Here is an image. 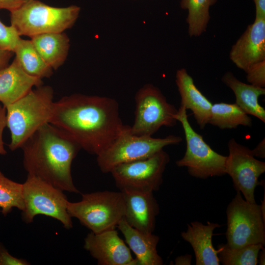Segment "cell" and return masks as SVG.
<instances>
[{
    "instance_id": "4316f807",
    "label": "cell",
    "mask_w": 265,
    "mask_h": 265,
    "mask_svg": "<svg viewBox=\"0 0 265 265\" xmlns=\"http://www.w3.org/2000/svg\"><path fill=\"white\" fill-rule=\"evenodd\" d=\"M20 36L13 26H6L0 20V48L14 53Z\"/></svg>"
},
{
    "instance_id": "5bb4252c",
    "label": "cell",
    "mask_w": 265,
    "mask_h": 265,
    "mask_svg": "<svg viewBox=\"0 0 265 265\" xmlns=\"http://www.w3.org/2000/svg\"><path fill=\"white\" fill-rule=\"evenodd\" d=\"M230 58L245 72L252 65L265 60V18L255 17L232 47Z\"/></svg>"
},
{
    "instance_id": "e575fe53",
    "label": "cell",
    "mask_w": 265,
    "mask_h": 265,
    "mask_svg": "<svg viewBox=\"0 0 265 265\" xmlns=\"http://www.w3.org/2000/svg\"><path fill=\"white\" fill-rule=\"evenodd\" d=\"M191 260V255L180 256L175 260V265H190Z\"/></svg>"
},
{
    "instance_id": "603a6c76",
    "label": "cell",
    "mask_w": 265,
    "mask_h": 265,
    "mask_svg": "<svg viewBox=\"0 0 265 265\" xmlns=\"http://www.w3.org/2000/svg\"><path fill=\"white\" fill-rule=\"evenodd\" d=\"M236 103L212 105L209 124L220 129H232L241 125L251 127V118Z\"/></svg>"
},
{
    "instance_id": "7a4b0ae2",
    "label": "cell",
    "mask_w": 265,
    "mask_h": 265,
    "mask_svg": "<svg viewBox=\"0 0 265 265\" xmlns=\"http://www.w3.org/2000/svg\"><path fill=\"white\" fill-rule=\"evenodd\" d=\"M21 148L27 175L63 191L79 193L73 181L71 165L81 149L71 137L47 123L27 139Z\"/></svg>"
},
{
    "instance_id": "44dd1931",
    "label": "cell",
    "mask_w": 265,
    "mask_h": 265,
    "mask_svg": "<svg viewBox=\"0 0 265 265\" xmlns=\"http://www.w3.org/2000/svg\"><path fill=\"white\" fill-rule=\"evenodd\" d=\"M223 82L234 92L236 104L246 114L265 122V110L259 103V98L265 94V88L248 84L236 78L230 72L222 78Z\"/></svg>"
},
{
    "instance_id": "4fadbf2b",
    "label": "cell",
    "mask_w": 265,
    "mask_h": 265,
    "mask_svg": "<svg viewBox=\"0 0 265 265\" xmlns=\"http://www.w3.org/2000/svg\"><path fill=\"white\" fill-rule=\"evenodd\" d=\"M84 248L100 265H137L131 250L115 229L92 232L84 238Z\"/></svg>"
},
{
    "instance_id": "d6a6232c",
    "label": "cell",
    "mask_w": 265,
    "mask_h": 265,
    "mask_svg": "<svg viewBox=\"0 0 265 265\" xmlns=\"http://www.w3.org/2000/svg\"><path fill=\"white\" fill-rule=\"evenodd\" d=\"M255 5V17L265 18V0H253Z\"/></svg>"
},
{
    "instance_id": "2e32d148",
    "label": "cell",
    "mask_w": 265,
    "mask_h": 265,
    "mask_svg": "<svg viewBox=\"0 0 265 265\" xmlns=\"http://www.w3.org/2000/svg\"><path fill=\"white\" fill-rule=\"evenodd\" d=\"M43 84L42 79L26 73L15 57L0 72V102L5 107Z\"/></svg>"
},
{
    "instance_id": "30bf717a",
    "label": "cell",
    "mask_w": 265,
    "mask_h": 265,
    "mask_svg": "<svg viewBox=\"0 0 265 265\" xmlns=\"http://www.w3.org/2000/svg\"><path fill=\"white\" fill-rule=\"evenodd\" d=\"M22 184V218L25 222L30 223L36 215L42 214L59 221L66 229L72 228V217L67 211L68 201L63 191L28 175Z\"/></svg>"
},
{
    "instance_id": "277c9868",
    "label": "cell",
    "mask_w": 265,
    "mask_h": 265,
    "mask_svg": "<svg viewBox=\"0 0 265 265\" xmlns=\"http://www.w3.org/2000/svg\"><path fill=\"white\" fill-rule=\"evenodd\" d=\"M80 11L77 5L56 7L38 0H30L10 12L11 25L20 36L30 37L43 33L62 32L74 26Z\"/></svg>"
},
{
    "instance_id": "ba28073f",
    "label": "cell",
    "mask_w": 265,
    "mask_h": 265,
    "mask_svg": "<svg viewBox=\"0 0 265 265\" xmlns=\"http://www.w3.org/2000/svg\"><path fill=\"white\" fill-rule=\"evenodd\" d=\"M176 119L183 127L186 148L183 157L176 161L179 167H186L192 177L205 179L221 176L225 173L227 156L214 151L202 136L192 128L188 119L186 109L180 106Z\"/></svg>"
},
{
    "instance_id": "9a60e30c",
    "label": "cell",
    "mask_w": 265,
    "mask_h": 265,
    "mask_svg": "<svg viewBox=\"0 0 265 265\" xmlns=\"http://www.w3.org/2000/svg\"><path fill=\"white\" fill-rule=\"evenodd\" d=\"M121 192L124 195V218L126 221L137 230L153 233L156 217L159 212V205L154 192L138 190Z\"/></svg>"
},
{
    "instance_id": "8fae6325",
    "label": "cell",
    "mask_w": 265,
    "mask_h": 265,
    "mask_svg": "<svg viewBox=\"0 0 265 265\" xmlns=\"http://www.w3.org/2000/svg\"><path fill=\"white\" fill-rule=\"evenodd\" d=\"M169 160V155L162 149L148 158L119 164L110 173L121 191L154 192L160 188Z\"/></svg>"
},
{
    "instance_id": "f1b7e54d",
    "label": "cell",
    "mask_w": 265,
    "mask_h": 265,
    "mask_svg": "<svg viewBox=\"0 0 265 265\" xmlns=\"http://www.w3.org/2000/svg\"><path fill=\"white\" fill-rule=\"evenodd\" d=\"M26 260L12 256L3 245L0 243V265H28Z\"/></svg>"
},
{
    "instance_id": "4dcf8cb0",
    "label": "cell",
    "mask_w": 265,
    "mask_h": 265,
    "mask_svg": "<svg viewBox=\"0 0 265 265\" xmlns=\"http://www.w3.org/2000/svg\"><path fill=\"white\" fill-rule=\"evenodd\" d=\"M30 0H0V9H6L10 12L14 10Z\"/></svg>"
},
{
    "instance_id": "ac0fdd59",
    "label": "cell",
    "mask_w": 265,
    "mask_h": 265,
    "mask_svg": "<svg viewBox=\"0 0 265 265\" xmlns=\"http://www.w3.org/2000/svg\"><path fill=\"white\" fill-rule=\"evenodd\" d=\"M117 227L123 235L125 242L134 254L137 265H162L163 260L157 250L159 237L130 226L123 218Z\"/></svg>"
},
{
    "instance_id": "cb8c5ba5",
    "label": "cell",
    "mask_w": 265,
    "mask_h": 265,
    "mask_svg": "<svg viewBox=\"0 0 265 265\" xmlns=\"http://www.w3.org/2000/svg\"><path fill=\"white\" fill-rule=\"evenodd\" d=\"M216 0H181L180 6L187 10L186 22L190 36H199L205 31L210 18V7Z\"/></svg>"
},
{
    "instance_id": "836d02e7",
    "label": "cell",
    "mask_w": 265,
    "mask_h": 265,
    "mask_svg": "<svg viewBox=\"0 0 265 265\" xmlns=\"http://www.w3.org/2000/svg\"><path fill=\"white\" fill-rule=\"evenodd\" d=\"M252 153L255 157L260 158H265V139H263L257 145V146L251 150Z\"/></svg>"
},
{
    "instance_id": "7402d4cb",
    "label": "cell",
    "mask_w": 265,
    "mask_h": 265,
    "mask_svg": "<svg viewBox=\"0 0 265 265\" xmlns=\"http://www.w3.org/2000/svg\"><path fill=\"white\" fill-rule=\"evenodd\" d=\"M14 53L23 69L29 75L40 78H49L53 69L43 59L31 41L21 38Z\"/></svg>"
},
{
    "instance_id": "484cf974",
    "label": "cell",
    "mask_w": 265,
    "mask_h": 265,
    "mask_svg": "<svg viewBox=\"0 0 265 265\" xmlns=\"http://www.w3.org/2000/svg\"><path fill=\"white\" fill-rule=\"evenodd\" d=\"M13 208L21 211L24 208L23 197V184L6 177L0 171V209L6 215Z\"/></svg>"
},
{
    "instance_id": "3957f363",
    "label": "cell",
    "mask_w": 265,
    "mask_h": 265,
    "mask_svg": "<svg viewBox=\"0 0 265 265\" xmlns=\"http://www.w3.org/2000/svg\"><path fill=\"white\" fill-rule=\"evenodd\" d=\"M53 94L51 86L42 85L5 107L11 150L21 148L37 130L50 123L54 103Z\"/></svg>"
},
{
    "instance_id": "7c38bea8",
    "label": "cell",
    "mask_w": 265,
    "mask_h": 265,
    "mask_svg": "<svg viewBox=\"0 0 265 265\" xmlns=\"http://www.w3.org/2000/svg\"><path fill=\"white\" fill-rule=\"evenodd\" d=\"M228 147L226 174L230 176L236 190L241 193L245 200L256 203L255 190L260 185L259 177L265 172V162L256 159L251 149L234 138L229 140Z\"/></svg>"
},
{
    "instance_id": "f546056e",
    "label": "cell",
    "mask_w": 265,
    "mask_h": 265,
    "mask_svg": "<svg viewBox=\"0 0 265 265\" xmlns=\"http://www.w3.org/2000/svg\"><path fill=\"white\" fill-rule=\"evenodd\" d=\"M6 127V109L4 106H0V154L5 155L6 151L4 147L2 134L4 128Z\"/></svg>"
},
{
    "instance_id": "8992f818",
    "label": "cell",
    "mask_w": 265,
    "mask_h": 265,
    "mask_svg": "<svg viewBox=\"0 0 265 265\" xmlns=\"http://www.w3.org/2000/svg\"><path fill=\"white\" fill-rule=\"evenodd\" d=\"M130 127L126 125L113 142L96 156L103 173H110L119 164L151 157L165 146L179 144L183 140L181 137L174 135L163 138L137 136L130 132Z\"/></svg>"
},
{
    "instance_id": "52a82bcc",
    "label": "cell",
    "mask_w": 265,
    "mask_h": 265,
    "mask_svg": "<svg viewBox=\"0 0 265 265\" xmlns=\"http://www.w3.org/2000/svg\"><path fill=\"white\" fill-rule=\"evenodd\" d=\"M226 244L239 248L250 244L265 245V201L250 203L237 193L226 209Z\"/></svg>"
},
{
    "instance_id": "ffe728a7",
    "label": "cell",
    "mask_w": 265,
    "mask_h": 265,
    "mask_svg": "<svg viewBox=\"0 0 265 265\" xmlns=\"http://www.w3.org/2000/svg\"><path fill=\"white\" fill-rule=\"evenodd\" d=\"M30 38L39 54L53 70L64 64L70 48L69 38L64 32L43 33Z\"/></svg>"
},
{
    "instance_id": "9c48e42d",
    "label": "cell",
    "mask_w": 265,
    "mask_h": 265,
    "mask_svg": "<svg viewBox=\"0 0 265 265\" xmlns=\"http://www.w3.org/2000/svg\"><path fill=\"white\" fill-rule=\"evenodd\" d=\"M134 101V121L130 127L132 134L152 136L163 126L176 125L178 109L154 85H144L136 93Z\"/></svg>"
},
{
    "instance_id": "5b68a950",
    "label": "cell",
    "mask_w": 265,
    "mask_h": 265,
    "mask_svg": "<svg viewBox=\"0 0 265 265\" xmlns=\"http://www.w3.org/2000/svg\"><path fill=\"white\" fill-rule=\"evenodd\" d=\"M67 211L93 233L113 229L124 216V195L108 190L82 194L80 201H68Z\"/></svg>"
},
{
    "instance_id": "e0dca14e",
    "label": "cell",
    "mask_w": 265,
    "mask_h": 265,
    "mask_svg": "<svg viewBox=\"0 0 265 265\" xmlns=\"http://www.w3.org/2000/svg\"><path fill=\"white\" fill-rule=\"evenodd\" d=\"M220 226L216 223L208 222L204 224L196 221L187 224V230L181 233L182 238L193 248L196 265L220 264L217 250L213 246L212 238L213 231Z\"/></svg>"
},
{
    "instance_id": "d6986e66",
    "label": "cell",
    "mask_w": 265,
    "mask_h": 265,
    "mask_svg": "<svg viewBox=\"0 0 265 265\" xmlns=\"http://www.w3.org/2000/svg\"><path fill=\"white\" fill-rule=\"evenodd\" d=\"M175 81L181 96L180 106L190 110L200 129H204L209 124L212 104L197 88L185 68L177 71Z\"/></svg>"
},
{
    "instance_id": "d590c367",
    "label": "cell",
    "mask_w": 265,
    "mask_h": 265,
    "mask_svg": "<svg viewBox=\"0 0 265 265\" xmlns=\"http://www.w3.org/2000/svg\"><path fill=\"white\" fill-rule=\"evenodd\" d=\"M265 251L263 247L260 251L258 255V263L259 265H265Z\"/></svg>"
},
{
    "instance_id": "1f68e13d",
    "label": "cell",
    "mask_w": 265,
    "mask_h": 265,
    "mask_svg": "<svg viewBox=\"0 0 265 265\" xmlns=\"http://www.w3.org/2000/svg\"><path fill=\"white\" fill-rule=\"evenodd\" d=\"M13 53L0 48V72L8 65Z\"/></svg>"
},
{
    "instance_id": "6da1fadb",
    "label": "cell",
    "mask_w": 265,
    "mask_h": 265,
    "mask_svg": "<svg viewBox=\"0 0 265 265\" xmlns=\"http://www.w3.org/2000/svg\"><path fill=\"white\" fill-rule=\"evenodd\" d=\"M50 123L71 137L81 149L96 156L106 149L126 126L116 100L80 93L54 102Z\"/></svg>"
},
{
    "instance_id": "83f0119b",
    "label": "cell",
    "mask_w": 265,
    "mask_h": 265,
    "mask_svg": "<svg viewBox=\"0 0 265 265\" xmlns=\"http://www.w3.org/2000/svg\"><path fill=\"white\" fill-rule=\"evenodd\" d=\"M247 80L253 85L265 88V60L250 66L245 71Z\"/></svg>"
},
{
    "instance_id": "d4e9b609",
    "label": "cell",
    "mask_w": 265,
    "mask_h": 265,
    "mask_svg": "<svg viewBox=\"0 0 265 265\" xmlns=\"http://www.w3.org/2000/svg\"><path fill=\"white\" fill-rule=\"evenodd\" d=\"M262 244H250L239 248H232L221 244L217 248L219 262L223 265H256Z\"/></svg>"
}]
</instances>
